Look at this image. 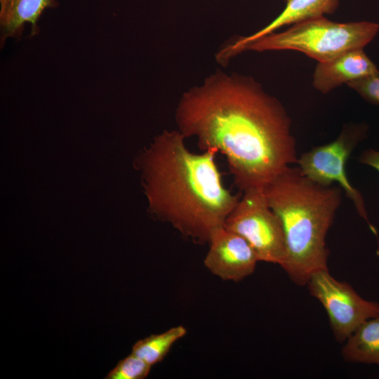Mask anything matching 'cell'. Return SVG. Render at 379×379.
Wrapping results in <instances>:
<instances>
[{"instance_id": "14", "label": "cell", "mask_w": 379, "mask_h": 379, "mask_svg": "<svg viewBox=\"0 0 379 379\" xmlns=\"http://www.w3.org/2000/svg\"><path fill=\"white\" fill-rule=\"evenodd\" d=\"M152 366L131 352L120 360L105 378V379H144Z\"/></svg>"}, {"instance_id": "4", "label": "cell", "mask_w": 379, "mask_h": 379, "mask_svg": "<svg viewBox=\"0 0 379 379\" xmlns=\"http://www.w3.org/2000/svg\"><path fill=\"white\" fill-rule=\"evenodd\" d=\"M378 31L379 25L374 22H338L321 16L294 23L285 31L274 32L248 41L233 39L219 50L216 60L225 65L244 51L290 50L324 62L347 51L364 48Z\"/></svg>"}, {"instance_id": "1", "label": "cell", "mask_w": 379, "mask_h": 379, "mask_svg": "<svg viewBox=\"0 0 379 379\" xmlns=\"http://www.w3.org/2000/svg\"><path fill=\"white\" fill-rule=\"evenodd\" d=\"M175 121L177 130L194 137L201 151L225 157L242 192L265 188L297 163L287 111L251 76L216 70L182 93Z\"/></svg>"}, {"instance_id": "10", "label": "cell", "mask_w": 379, "mask_h": 379, "mask_svg": "<svg viewBox=\"0 0 379 379\" xmlns=\"http://www.w3.org/2000/svg\"><path fill=\"white\" fill-rule=\"evenodd\" d=\"M58 5L57 0H0L1 47L8 39L21 37L27 24L31 27L30 36L37 35L41 15Z\"/></svg>"}, {"instance_id": "6", "label": "cell", "mask_w": 379, "mask_h": 379, "mask_svg": "<svg viewBox=\"0 0 379 379\" xmlns=\"http://www.w3.org/2000/svg\"><path fill=\"white\" fill-rule=\"evenodd\" d=\"M224 227L244 238L259 261L281 267L286 252L283 227L279 217L269 206L264 188L243 192L227 217Z\"/></svg>"}, {"instance_id": "8", "label": "cell", "mask_w": 379, "mask_h": 379, "mask_svg": "<svg viewBox=\"0 0 379 379\" xmlns=\"http://www.w3.org/2000/svg\"><path fill=\"white\" fill-rule=\"evenodd\" d=\"M208 244L204 266L223 281H241L253 273L259 262L249 243L224 225L213 232Z\"/></svg>"}, {"instance_id": "17", "label": "cell", "mask_w": 379, "mask_h": 379, "mask_svg": "<svg viewBox=\"0 0 379 379\" xmlns=\"http://www.w3.org/2000/svg\"><path fill=\"white\" fill-rule=\"evenodd\" d=\"M285 1H287V0H285Z\"/></svg>"}, {"instance_id": "2", "label": "cell", "mask_w": 379, "mask_h": 379, "mask_svg": "<svg viewBox=\"0 0 379 379\" xmlns=\"http://www.w3.org/2000/svg\"><path fill=\"white\" fill-rule=\"evenodd\" d=\"M178 130H164L134 161L140 171L149 211L183 237L208 243L241 196L223 185L213 149L191 152Z\"/></svg>"}, {"instance_id": "5", "label": "cell", "mask_w": 379, "mask_h": 379, "mask_svg": "<svg viewBox=\"0 0 379 379\" xmlns=\"http://www.w3.org/2000/svg\"><path fill=\"white\" fill-rule=\"evenodd\" d=\"M367 130L364 124L347 125L335 140L314 147L298 158L297 163L301 173L310 180L324 186L338 184L352 201L371 232L378 237L377 230L368 219L363 197L349 181L345 170L349 157L364 139Z\"/></svg>"}, {"instance_id": "16", "label": "cell", "mask_w": 379, "mask_h": 379, "mask_svg": "<svg viewBox=\"0 0 379 379\" xmlns=\"http://www.w3.org/2000/svg\"><path fill=\"white\" fill-rule=\"evenodd\" d=\"M359 161L379 172V151L372 149L364 151L359 158Z\"/></svg>"}, {"instance_id": "11", "label": "cell", "mask_w": 379, "mask_h": 379, "mask_svg": "<svg viewBox=\"0 0 379 379\" xmlns=\"http://www.w3.org/2000/svg\"><path fill=\"white\" fill-rule=\"evenodd\" d=\"M338 4L339 0H287L284 9L265 27L249 36L234 39L239 42L248 41L276 32L284 25L331 14L337 9Z\"/></svg>"}, {"instance_id": "3", "label": "cell", "mask_w": 379, "mask_h": 379, "mask_svg": "<svg viewBox=\"0 0 379 379\" xmlns=\"http://www.w3.org/2000/svg\"><path fill=\"white\" fill-rule=\"evenodd\" d=\"M339 185L324 186L288 167L264 188L270 207L279 217L285 239L281 267L291 280L306 286L316 272L328 269L327 232L342 201Z\"/></svg>"}, {"instance_id": "13", "label": "cell", "mask_w": 379, "mask_h": 379, "mask_svg": "<svg viewBox=\"0 0 379 379\" xmlns=\"http://www.w3.org/2000/svg\"><path fill=\"white\" fill-rule=\"evenodd\" d=\"M187 334L185 326H173L167 331L152 334L138 340L132 347V353L151 366L161 362L172 346Z\"/></svg>"}, {"instance_id": "7", "label": "cell", "mask_w": 379, "mask_h": 379, "mask_svg": "<svg viewBox=\"0 0 379 379\" xmlns=\"http://www.w3.org/2000/svg\"><path fill=\"white\" fill-rule=\"evenodd\" d=\"M306 286L326 311L339 343H344L362 323L379 314L378 302L363 298L349 284L332 277L328 269L314 272Z\"/></svg>"}, {"instance_id": "9", "label": "cell", "mask_w": 379, "mask_h": 379, "mask_svg": "<svg viewBox=\"0 0 379 379\" xmlns=\"http://www.w3.org/2000/svg\"><path fill=\"white\" fill-rule=\"evenodd\" d=\"M378 69L364 52L357 48L328 60L318 62L312 76L314 88L326 94L343 84L366 77Z\"/></svg>"}, {"instance_id": "12", "label": "cell", "mask_w": 379, "mask_h": 379, "mask_svg": "<svg viewBox=\"0 0 379 379\" xmlns=\"http://www.w3.org/2000/svg\"><path fill=\"white\" fill-rule=\"evenodd\" d=\"M343 359L379 366V314L362 323L345 341Z\"/></svg>"}, {"instance_id": "15", "label": "cell", "mask_w": 379, "mask_h": 379, "mask_svg": "<svg viewBox=\"0 0 379 379\" xmlns=\"http://www.w3.org/2000/svg\"><path fill=\"white\" fill-rule=\"evenodd\" d=\"M347 86L366 102L379 107V69L366 77L350 82Z\"/></svg>"}]
</instances>
